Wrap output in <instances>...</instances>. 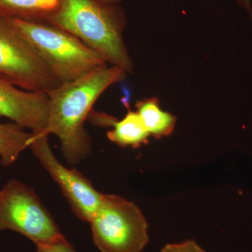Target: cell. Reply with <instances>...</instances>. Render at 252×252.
<instances>
[{
    "mask_svg": "<svg viewBox=\"0 0 252 252\" xmlns=\"http://www.w3.org/2000/svg\"><path fill=\"white\" fill-rule=\"evenodd\" d=\"M32 134L14 123H0V161L4 166L13 165L21 154L30 148Z\"/></svg>",
    "mask_w": 252,
    "mask_h": 252,
    "instance_id": "11",
    "label": "cell"
},
{
    "mask_svg": "<svg viewBox=\"0 0 252 252\" xmlns=\"http://www.w3.org/2000/svg\"><path fill=\"white\" fill-rule=\"evenodd\" d=\"M0 77L30 91L47 93L61 84L37 51L1 14Z\"/></svg>",
    "mask_w": 252,
    "mask_h": 252,
    "instance_id": "6",
    "label": "cell"
},
{
    "mask_svg": "<svg viewBox=\"0 0 252 252\" xmlns=\"http://www.w3.org/2000/svg\"><path fill=\"white\" fill-rule=\"evenodd\" d=\"M136 108L149 135L160 138L173 132L176 118L170 113L162 110L157 99L139 101Z\"/></svg>",
    "mask_w": 252,
    "mask_h": 252,
    "instance_id": "12",
    "label": "cell"
},
{
    "mask_svg": "<svg viewBox=\"0 0 252 252\" xmlns=\"http://www.w3.org/2000/svg\"><path fill=\"white\" fill-rule=\"evenodd\" d=\"M98 1H100V2L103 3V4H114V3L117 2V1H119V0H98Z\"/></svg>",
    "mask_w": 252,
    "mask_h": 252,
    "instance_id": "16",
    "label": "cell"
},
{
    "mask_svg": "<svg viewBox=\"0 0 252 252\" xmlns=\"http://www.w3.org/2000/svg\"><path fill=\"white\" fill-rule=\"evenodd\" d=\"M98 0H61L45 22L76 36L107 63L131 72L132 63L123 39L124 16Z\"/></svg>",
    "mask_w": 252,
    "mask_h": 252,
    "instance_id": "2",
    "label": "cell"
},
{
    "mask_svg": "<svg viewBox=\"0 0 252 252\" xmlns=\"http://www.w3.org/2000/svg\"><path fill=\"white\" fill-rule=\"evenodd\" d=\"M6 18L37 51L61 84L77 80L107 64L96 51L54 25Z\"/></svg>",
    "mask_w": 252,
    "mask_h": 252,
    "instance_id": "3",
    "label": "cell"
},
{
    "mask_svg": "<svg viewBox=\"0 0 252 252\" xmlns=\"http://www.w3.org/2000/svg\"><path fill=\"white\" fill-rule=\"evenodd\" d=\"M49 116L45 92L20 89L0 77V117L7 118L31 133L44 132Z\"/></svg>",
    "mask_w": 252,
    "mask_h": 252,
    "instance_id": "8",
    "label": "cell"
},
{
    "mask_svg": "<svg viewBox=\"0 0 252 252\" xmlns=\"http://www.w3.org/2000/svg\"><path fill=\"white\" fill-rule=\"evenodd\" d=\"M238 1L240 2V4L243 5L244 7L246 8L252 14L251 2H250V0H238Z\"/></svg>",
    "mask_w": 252,
    "mask_h": 252,
    "instance_id": "15",
    "label": "cell"
},
{
    "mask_svg": "<svg viewBox=\"0 0 252 252\" xmlns=\"http://www.w3.org/2000/svg\"><path fill=\"white\" fill-rule=\"evenodd\" d=\"M89 223L101 252H142L149 243L148 223L140 209L119 195L103 194Z\"/></svg>",
    "mask_w": 252,
    "mask_h": 252,
    "instance_id": "4",
    "label": "cell"
},
{
    "mask_svg": "<svg viewBox=\"0 0 252 252\" xmlns=\"http://www.w3.org/2000/svg\"><path fill=\"white\" fill-rule=\"evenodd\" d=\"M32 134L30 149L53 180L59 186L73 212L83 221L89 223L100 204L103 193L97 191L90 180L76 169H69L55 157L48 137Z\"/></svg>",
    "mask_w": 252,
    "mask_h": 252,
    "instance_id": "7",
    "label": "cell"
},
{
    "mask_svg": "<svg viewBox=\"0 0 252 252\" xmlns=\"http://www.w3.org/2000/svg\"><path fill=\"white\" fill-rule=\"evenodd\" d=\"M161 252H206L193 240H187L180 243L167 244Z\"/></svg>",
    "mask_w": 252,
    "mask_h": 252,
    "instance_id": "14",
    "label": "cell"
},
{
    "mask_svg": "<svg viewBox=\"0 0 252 252\" xmlns=\"http://www.w3.org/2000/svg\"><path fill=\"white\" fill-rule=\"evenodd\" d=\"M61 0H0V14L5 17L45 22L56 12Z\"/></svg>",
    "mask_w": 252,
    "mask_h": 252,
    "instance_id": "10",
    "label": "cell"
},
{
    "mask_svg": "<svg viewBox=\"0 0 252 252\" xmlns=\"http://www.w3.org/2000/svg\"><path fill=\"white\" fill-rule=\"evenodd\" d=\"M0 230L19 233L36 246L64 237L36 192L16 179L0 189Z\"/></svg>",
    "mask_w": 252,
    "mask_h": 252,
    "instance_id": "5",
    "label": "cell"
},
{
    "mask_svg": "<svg viewBox=\"0 0 252 252\" xmlns=\"http://www.w3.org/2000/svg\"><path fill=\"white\" fill-rule=\"evenodd\" d=\"M126 72L122 68L107 64L46 93L49 116L43 134L59 138L61 152L69 165H77L89 157L92 144L85 122L101 94L123 80Z\"/></svg>",
    "mask_w": 252,
    "mask_h": 252,
    "instance_id": "1",
    "label": "cell"
},
{
    "mask_svg": "<svg viewBox=\"0 0 252 252\" xmlns=\"http://www.w3.org/2000/svg\"><path fill=\"white\" fill-rule=\"evenodd\" d=\"M36 252H77L65 237L53 243L36 245Z\"/></svg>",
    "mask_w": 252,
    "mask_h": 252,
    "instance_id": "13",
    "label": "cell"
},
{
    "mask_svg": "<svg viewBox=\"0 0 252 252\" xmlns=\"http://www.w3.org/2000/svg\"><path fill=\"white\" fill-rule=\"evenodd\" d=\"M89 116L93 122L99 126H113L114 128L107 132V137L120 147H140L148 140L149 133L137 112L129 111L124 119L117 121L102 113L91 111Z\"/></svg>",
    "mask_w": 252,
    "mask_h": 252,
    "instance_id": "9",
    "label": "cell"
}]
</instances>
